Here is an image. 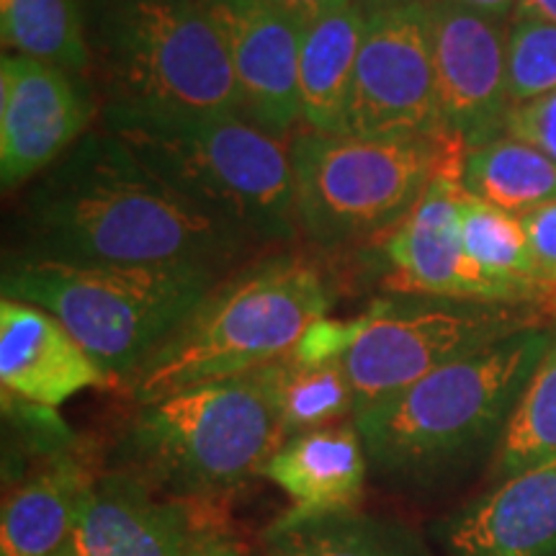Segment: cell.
Returning <instances> with one entry per match:
<instances>
[{"label": "cell", "mask_w": 556, "mask_h": 556, "mask_svg": "<svg viewBox=\"0 0 556 556\" xmlns=\"http://www.w3.org/2000/svg\"><path fill=\"white\" fill-rule=\"evenodd\" d=\"M24 258L217 268L250 240L170 189L106 129L88 131L31 180L18 214Z\"/></svg>", "instance_id": "cell-1"}, {"label": "cell", "mask_w": 556, "mask_h": 556, "mask_svg": "<svg viewBox=\"0 0 556 556\" xmlns=\"http://www.w3.org/2000/svg\"><path fill=\"white\" fill-rule=\"evenodd\" d=\"M101 129L180 197L240 227L250 240H287L296 232L289 142L245 116L106 103Z\"/></svg>", "instance_id": "cell-2"}, {"label": "cell", "mask_w": 556, "mask_h": 556, "mask_svg": "<svg viewBox=\"0 0 556 556\" xmlns=\"http://www.w3.org/2000/svg\"><path fill=\"white\" fill-rule=\"evenodd\" d=\"M332 299L315 266L296 255L253 263L208 294L170 332L127 389L150 405L184 389L235 379L283 358Z\"/></svg>", "instance_id": "cell-3"}, {"label": "cell", "mask_w": 556, "mask_h": 556, "mask_svg": "<svg viewBox=\"0 0 556 556\" xmlns=\"http://www.w3.org/2000/svg\"><path fill=\"white\" fill-rule=\"evenodd\" d=\"M552 332L533 328L500 340L353 415L368 467L397 484L426 482L500 438Z\"/></svg>", "instance_id": "cell-4"}, {"label": "cell", "mask_w": 556, "mask_h": 556, "mask_svg": "<svg viewBox=\"0 0 556 556\" xmlns=\"http://www.w3.org/2000/svg\"><path fill=\"white\" fill-rule=\"evenodd\" d=\"M283 443L263 368L139 405L116 469L170 497L227 503Z\"/></svg>", "instance_id": "cell-5"}, {"label": "cell", "mask_w": 556, "mask_h": 556, "mask_svg": "<svg viewBox=\"0 0 556 556\" xmlns=\"http://www.w3.org/2000/svg\"><path fill=\"white\" fill-rule=\"evenodd\" d=\"M217 283V268L106 266L16 258L5 263L3 299L50 312L111 384L127 387L152 353Z\"/></svg>", "instance_id": "cell-6"}, {"label": "cell", "mask_w": 556, "mask_h": 556, "mask_svg": "<svg viewBox=\"0 0 556 556\" xmlns=\"http://www.w3.org/2000/svg\"><path fill=\"white\" fill-rule=\"evenodd\" d=\"M93 11L88 45L109 90L106 103L240 114L225 41L206 0H96Z\"/></svg>", "instance_id": "cell-7"}, {"label": "cell", "mask_w": 556, "mask_h": 556, "mask_svg": "<svg viewBox=\"0 0 556 556\" xmlns=\"http://www.w3.org/2000/svg\"><path fill=\"white\" fill-rule=\"evenodd\" d=\"M296 225L317 245L338 248L397 227L438 170L467 152L448 135L351 137L299 131L289 139Z\"/></svg>", "instance_id": "cell-8"}, {"label": "cell", "mask_w": 556, "mask_h": 556, "mask_svg": "<svg viewBox=\"0 0 556 556\" xmlns=\"http://www.w3.org/2000/svg\"><path fill=\"white\" fill-rule=\"evenodd\" d=\"M526 307L417 294L371 304L361 315L364 330L343 358L356 413L458 358L539 328V317Z\"/></svg>", "instance_id": "cell-9"}, {"label": "cell", "mask_w": 556, "mask_h": 556, "mask_svg": "<svg viewBox=\"0 0 556 556\" xmlns=\"http://www.w3.org/2000/svg\"><path fill=\"white\" fill-rule=\"evenodd\" d=\"M345 135H446L438 109L430 0L366 16Z\"/></svg>", "instance_id": "cell-10"}, {"label": "cell", "mask_w": 556, "mask_h": 556, "mask_svg": "<svg viewBox=\"0 0 556 556\" xmlns=\"http://www.w3.org/2000/svg\"><path fill=\"white\" fill-rule=\"evenodd\" d=\"M227 503L170 497L122 469L103 471L75 523V556H199L229 539Z\"/></svg>", "instance_id": "cell-11"}, {"label": "cell", "mask_w": 556, "mask_h": 556, "mask_svg": "<svg viewBox=\"0 0 556 556\" xmlns=\"http://www.w3.org/2000/svg\"><path fill=\"white\" fill-rule=\"evenodd\" d=\"M464 155H454L413 212L392 229L387 255L394 274L389 289L400 294L458 299L484 304H531L523 291L486 276L469 258L458 235V208L467 189L462 184Z\"/></svg>", "instance_id": "cell-12"}, {"label": "cell", "mask_w": 556, "mask_h": 556, "mask_svg": "<svg viewBox=\"0 0 556 556\" xmlns=\"http://www.w3.org/2000/svg\"><path fill=\"white\" fill-rule=\"evenodd\" d=\"M435 90L443 131L464 148L505 135L507 29L451 0H430Z\"/></svg>", "instance_id": "cell-13"}, {"label": "cell", "mask_w": 556, "mask_h": 556, "mask_svg": "<svg viewBox=\"0 0 556 556\" xmlns=\"http://www.w3.org/2000/svg\"><path fill=\"white\" fill-rule=\"evenodd\" d=\"M93 103L73 73L50 62L0 60V180L31 184L88 135Z\"/></svg>", "instance_id": "cell-14"}, {"label": "cell", "mask_w": 556, "mask_h": 556, "mask_svg": "<svg viewBox=\"0 0 556 556\" xmlns=\"http://www.w3.org/2000/svg\"><path fill=\"white\" fill-rule=\"evenodd\" d=\"M206 9L225 41L240 114L278 139L294 137L304 26L268 0H206Z\"/></svg>", "instance_id": "cell-15"}, {"label": "cell", "mask_w": 556, "mask_h": 556, "mask_svg": "<svg viewBox=\"0 0 556 556\" xmlns=\"http://www.w3.org/2000/svg\"><path fill=\"white\" fill-rule=\"evenodd\" d=\"M441 541L448 556H556V458L456 510Z\"/></svg>", "instance_id": "cell-16"}, {"label": "cell", "mask_w": 556, "mask_h": 556, "mask_svg": "<svg viewBox=\"0 0 556 556\" xmlns=\"http://www.w3.org/2000/svg\"><path fill=\"white\" fill-rule=\"evenodd\" d=\"M0 384L21 402L54 409L83 389L111 381L58 317L34 304L3 299Z\"/></svg>", "instance_id": "cell-17"}, {"label": "cell", "mask_w": 556, "mask_h": 556, "mask_svg": "<svg viewBox=\"0 0 556 556\" xmlns=\"http://www.w3.org/2000/svg\"><path fill=\"white\" fill-rule=\"evenodd\" d=\"M368 456L356 426H328L294 435L274 451L261 477L291 497L304 513L358 507L364 497Z\"/></svg>", "instance_id": "cell-18"}, {"label": "cell", "mask_w": 556, "mask_h": 556, "mask_svg": "<svg viewBox=\"0 0 556 556\" xmlns=\"http://www.w3.org/2000/svg\"><path fill=\"white\" fill-rule=\"evenodd\" d=\"M96 477L75 456L54 454L3 500L0 556H54L70 548Z\"/></svg>", "instance_id": "cell-19"}, {"label": "cell", "mask_w": 556, "mask_h": 556, "mask_svg": "<svg viewBox=\"0 0 556 556\" xmlns=\"http://www.w3.org/2000/svg\"><path fill=\"white\" fill-rule=\"evenodd\" d=\"M364 31L366 13L356 3L304 26L299 50V111L307 131H348V103Z\"/></svg>", "instance_id": "cell-20"}, {"label": "cell", "mask_w": 556, "mask_h": 556, "mask_svg": "<svg viewBox=\"0 0 556 556\" xmlns=\"http://www.w3.org/2000/svg\"><path fill=\"white\" fill-rule=\"evenodd\" d=\"M263 548L281 556H430L405 523L358 507L332 513L289 507L263 531Z\"/></svg>", "instance_id": "cell-21"}, {"label": "cell", "mask_w": 556, "mask_h": 556, "mask_svg": "<svg viewBox=\"0 0 556 556\" xmlns=\"http://www.w3.org/2000/svg\"><path fill=\"white\" fill-rule=\"evenodd\" d=\"M462 184L471 197L523 217L556 201V160L503 135L467 150Z\"/></svg>", "instance_id": "cell-22"}, {"label": "cell", "mask_w": 556, "mask_h": 556, "mask_svg": "<svg viewBox=\"0 0 556 556\" xmlns=\"http://www.w3.org/2000/svg\"><path fill=\"white\" fill-rule=\"evenodd\" d=\"M0 39L5 52L73 75H83L93 62L78 0H0Z\"/></svg>", "instance_id": "cell-23"}, {"label": "cell", "mask_w": 556, "mask_h": 556, "mask_svg": "<svg viewBox=\"0 0 556 556\" xmlns=\"http://www.w3.org/2000/svg\"><path fill=\"white\" fill-rule=\"evenodd\" d=\"M274 394L283 441L328 428L348 413H356V394L343 361L336 364H299L289 356L263 366Z\"/></svg>", "instance_id": "cell-24"}, {"label": "cell", "mask_w": 556, "mask_h": 556, "mask_svg": "<svg viewBox=\"0 0 556 556\" xmlns=\"http://www.w3.org/2000/svg\"><path fill=\"white\" fill-rule=\"evenodd\" d=\"M458 235L469 258L486 276L520 289L531 304H544V291H541L520 217L486 204L467 191L458 208Z\"/></svg>", "instance_id": "cell-25"}, {"label": "cell", "mask_w": 556, "mask_h": 556, "mask_svg": "<svg viewBox=\"0 0 556 556\" xmlns=\"http://www.w3.org/2000/svg\"><path fill=\"white\" fill-rule=\"evenodd\" d=\"M556 458V330L497 438L492 479L520 475Z\"/></svg>", "instance_id": "cell-26"}, {"label": "cell", "mask_w": 556, "mask_h": 556, "mask_svg": "<svg viewBox=\"0 0 556 556\" xmlns=\"http://www.w3.org/2000/svg\"><path fill=\"white\" fill-rule=\"evenodd\" d=\"M556 93V24L513 21L507 26V99L510 106Z\"/></svg>", "instance_id": "cell-27"}, {"label": "cell", "mask_w": 556, "mask_h": 556, "mask_svg": "<svg viewBox=\"0 0 556 556\" xmlns=\"http://www.w3.org/2000/svg\"><path fill=\"white\" fill-rule=\"evenodd\" d=\"M364 319H351V323H336V319H317L312 328L299 338V343L291 348L289 356L299 364H336L343 361L356 343Z\"/></svg>", "instance_id": "cell-28"}, {"label": "cell", "mask_w": 556, "mask_h": 556, "mask_svg": "<svg viewBox=\"0 0 556 556\" xmlns=\"http://www.w3.org/2000/svg\"><path fill=\"white\" fill-rule=\"evenodd\" d=\"M520 222L526 227L533 266L544 291V307L556 315V201L523 214Z\"/></svg>", "instance_id": "cell-29"}, {"label": "cell", "mask_w": 556, "mask_h": 556, "mask_svg": "<svg viewBox=\"0 0 556 556\" xmlns=\"http://www.w3.org/2000/svg\"><path fill=\"white\" fill-rule=\"evenodd\" d=\"M505 135L533 144L556 160V93L513 106L505 119Z\"/></svg>", "instance_id": "cell-30"}, {"label": "cell", "mask_w": 556, "mask_h": 556, "mask_svg": "<svg viewBox=\"0 0 556 556\" xmlns=\"http://www.w3.org/2000/svg\"><path fill=\"white\" fill-rule=\"evenodd\" d=\"M268 3L281 9L283 13H289V16L296 18L302 26H307L319 16H325V13L351 5L353 0H268Z\"/></svg>", "instance_id": "cell-31"}, {"label": "cell", "mask_w": 556, "mask_h": 556, "mask_svg": "<svg viewBox=\"0 0 556 556\" xmlns=\"http://www.w3.org/2000/svg\"><path fill=\"white\" fill-rule=\"evenodd\" d=\"M510 21H541V24H556V0H518Z\"/></svg>", "instance_id": "cell-32"}, {"label": "cell", "mask_w": 556, "mask_h": 556, "mask_svg": "<svg viewBox=\"0 0 556 556\" xmlns=\"http://www.w3.org/2000/svg\"><path fill=\"white\" fill-rule=\"evenodd\" d=\"M451 3L462 5V9H469L475 13H482V16L505 21L507 16H513L518 0H451Z\"/></svg>", "instance_id": "cell-33"}, {"label": "cell", "mask_w": 556, "mask_h": 556, "mask_svg": "<svg viewBox=\"0 0 556 556\" xmlns=\"http://www.w3.org/2000/svg\"><path fill=\"white\" fill-rule=\"evenodd\" d=\"M199 556H248V548H245V544H242V541L229 536V539L217 541V544L206 546Z\"/></svg>", "instance_id": "cell-34"}, {"label": "cell", "mask_w": 556, "mask_h": 556, "mask_svg": "<svg viewBox=\"0 0 556 556\" xmlns=\"http://www.w3.org/2000/svg\"><path fill=\"white\" fill-rule=\"evenodd\" d=\"M353 3L361 5L364 13H377V11H387V9H400V5H409V3H422V0H353Z\"/></svg>", "instance_id": "cell-35"}, {"label": "cell", "mask_w": 556, "mask_h": 556, "mask_svg": "<svg viewBox=\"0 0 556 556\" xmlns=\"http://www.w3.org/2000/svg\"><path fill=\"white\" fill-rule=\"evenodd\" d=\"M258 556H281V554H276V552H270V548H263V552L258 554Z\"/></svg>", "instance_id": "cell-36"}, {"label": "cell", "mask_w": 556, "mask_h": 556, "mask_svg": "<svg viewBox=\"0 0 556 556\" xmlns=\"http://www.w3.org/2000/svg\"><path fill=\"white\" fill-rule=\"evenodd\" d=\"M54 556H75V552H73V548H65V552H60V554H54Z\"/></svg>", "instance_id": "cell-37"}]
</instances>
